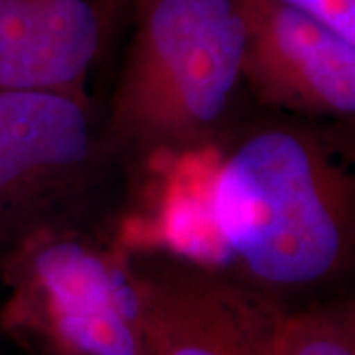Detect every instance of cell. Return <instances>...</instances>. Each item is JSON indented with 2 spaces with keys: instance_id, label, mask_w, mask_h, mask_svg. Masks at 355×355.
Instances as JSON below:
<instances>
[{
  "instance_id": "30bf717a",
  "label": "cell",
  "mask_w": 355,
  "mask_h": 355,
  "mask_svg": "<svg viewBox=\"0 0 355 355\" xmlns=\"http://www.w3.org/2000/svg\"><path fill=\"white\" fill-rule=\"evenodd\" d=\"M139 2L140 0H93L97 16H99V24H101L103 42L111 38V34L116 30V26L121 24V20L128 14H132Z\"/></svg>"
},
{
  "instance_id": "5b68a950",
  "label": "cell",
  "mask_w": 355,
  "mask_h": 355,
  "mask_svg": "<svg viewBox=\"0 0 355 355\" xmlns=\"http://www.w3.org/2000/svg\"><path fill=\"white\" fill-rule=\"evenodd\" d=\"M148 355H277L286 310L268 292L188 259L127 266Z\"/></svg>"
},
{
  "instance_id": "52a82bcc",
  "label": "cell",
  "mask_w": 355,
  "mask_h": 355,
  "mask_svg": "<svg viewBox=\"0 0 355 355\" xmlns=\"http://www.w3.org/2000/svg\"><path fill=\"white\" fill-rule=\"evenodd\" d=\"M103 44L93 0H0V89L83 95Z\"/></svg>"
},
{
  "instance_id": "3957f363",
  "label": "cell",
  "mask_w": 355,
  "mask_h": 355,
  "mask_svg": "<svg viewBox=\"0 0 355 355\" xmlns=\"http://www.w3.org/2000/svg\"><path fill=\"white\" fill-rule=\"evenodd\" d=\"M0 330L46 355H148L127 266L76 229H40L0 253Z\"/></svg>"
},
{
  "instance_id": "6da1fadb",
  "label": "cell",
  "mask_w": 355,
  "mask_h": 355,
  "mask_svg": "<svg viewBox=\"0 0 355 355\" xmlns=\"http://www.w3.org/2000/svg\"><path fill=\"white\" fill-rule=\"evenodd\" d=\"M354 180L308 128L270 125L225 156L211 219L243 282L275 296L330 280L354 249Z\"/></svg>"
},
{
  "instance_id": "7a4b0ae2",
  "label": "cell",
  "mask_w": 355,
  "mask_h": 355,
  "mask_svg": "<svg viewBox=\"0 0 355 355\" xmlns=\"http://www.w3.org/2000/svg\"><path fill=\"white\" fill-rule=\"evenodd\" d=\"M105 132L113 148L178 154L221 128L241 81L235 0H140Z\"/></svg>"
},
{
  "instance_id": "277c9868",
  "label": "cell",
  "mask_w": 355,
  "mask_h": 355,
  "mask_svg": "<svg viewBox=\"0 0 355 355\" xmlns=\"http://www.w3.org/2000/svg\"><path fill=\"white\" fill-rule=\"evenodd\" d=\"M111 148L83 95L0 89V253L64 225L101 180Z\"/></svg>"
},
{
  "instance_id": "8992f818",
  "label": "cell",
  "mask_w": 355,
  "mask_h": 355,
  "mask_svg": "<svg viewBox=\"0 0 355 355\" xmlns=\"http://www.w3.org/2000/svg\"><path fill=\"white\" fill-rule=\"evenodd\" d=\"M241 79L263 105L308 116H354L355 44L277 0H235Z\"/></svg>"
},
{
  "instance_id": "ba28073f",
  "label": "cell",
  "mask_w": 355,
  "mask_h": 355,
  "mask_svg": "<svg viewBox=\"0 0 355 355\" xmlns=\"http://www.w3.org/2000/svg\"><path fill=\"white\" fill-rule=\"evenodd\" d=\"M277 355H355L352 302L286 312Z\"/></svg>"
},
{
  "instance_id": "9c48e42d",
  "label": "cell",
  "mask_w": 355,
  "mask_h": 355,
  "mask_svg": "<svg viewBox=\"0 0 355 355\" xmlns=\"http://www.w3.org/2000/svg\"><path fill=\"white\" fill-rule=\"evenodd\" d=\"M306 12L355 44V0H277Z\"/></svg>"
}]
</instances>
